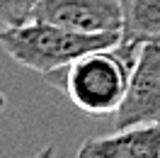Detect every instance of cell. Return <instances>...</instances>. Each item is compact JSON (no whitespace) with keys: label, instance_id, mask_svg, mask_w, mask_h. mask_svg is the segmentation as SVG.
I'll use <instances>...</instances> for the list:
<instances>
[{"label":"cell","instance_id":"obj_2","mask_svg":"<svg viewBox=\"0 0 160 158\" xmlns=\"http://www.w3.org/2000/svg\"><path fill=\"white\" fill-rule=\"evenodd\" d=\"M119 44V32L107 34H82L66 29L51 22L29 20L17 27L0 29V46L15 63L29 71L49 76L58 68H66L75 59L100 49H112Z\"/></svg>","mask_w":160,"mask_h":158},{"label":"cell","instance_id":"obj_3","mask_svg":"<svg viewBox=\"0 0 160 158\" xmlns=\"http://www.w3.org/2000/svg\"><path fill=\"white\" fill-rule=\"evenodd\" d=\"M114 124L117 129L160 124V41L141 44Z\"/></svg>","mask_w":160,"mask_h":158},{"label":"cell","instance_id":"obj_1","mask_svg":"<svg viewBox=\"0 0 160 158\" xmlns=\"http://www.w3.org/2000/svg\"><path fill=\"white\" fill-rule=\"evenodd\" d=\"M138 49V44H117L112 49L90 51L66 68L49 73L46 80L58 83L80 112L112 114L126 92L129 73Z\"/></svg>","mask_w":160,"mask_h":158},{"label":"cell","instance_id":"obj_4","mask_svg":"<svg viewBox=\"0 0 160 158\" xmlns=\"http://www.w3.org/2000/svg\"><path fill=\"white\" fill-rule=\"evenodd\" d=\"M32 20L51 22L82 34L121 29V0H39Z\"/></svg>","mask_w":160,"mask_h":158},{"label":"cell","instance_id":"obj_7","mask_svg":"<svg viewBox=\"0 0 160 158\" xmlns=\"http://www.w3.org/2000/svg\"><path fill=\"white\" fill-rule=\"evenodd\" d=\"M39 0H0V27H17L32 20Z\"/></svg>","mask_w":160,"mask_h":158},{"label":"cell","instance_id":"obj_9","mask_svg":"<svg viewBox=\"0 0 160 158\" xmlns=\"http://www.w3.org/2000/svg\"><path fill=\"white\" fill-rule=\"evenodd\" d=\"M0 29H2V27H0Z\"/></svg>","mask_w":160,"mask_h":158},{"label":"cell","instance_id":"obj_8","mask_svg":"<svg viewBox=\"0 0 160 158\" xmlns=\"http://www.w3.org/2000/svg\"><path fill=\"white\" fill-rule=\"evenodd\" d=\"M32 158H56V148L49 144V146H44V148H41L39 153H34Z\"/></svg>","mask_w":160,"mask_h":158},{"label":"cell","instance_id":"obj_6","mask_svg":"<svg viewBox=\"0 0 160 158\" xmlns=\"http://www.w3.org/2000/svg\"><path fill=\"white\" fill-rule=\"evenodd\" d=\"M160 41V0H121L119 44Z\"/></svg>","mask_w":160,"mask_h":158},{"label":"cell","instance_id":"obj_5","mask_svg":"<svg viewBox=\"0 0 160 158\" xmlns=\"http://www.w3.org/2000/svg\"><path fill=\"white\" fill-rule=\"evenodd\" d=\"M75 158H160V124L117 129L107 136H90Z\"/></svg>","mask_w":160,"mask_h":158}]
</instances>
